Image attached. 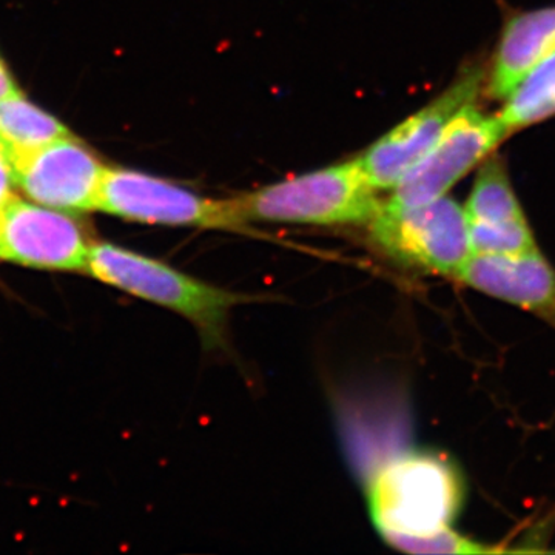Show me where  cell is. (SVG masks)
<instances>
[{
	"mask_svg": "<svg viewBox=\"0 0 555 555\" xmlns=\"http://www.w3.org/2000/svg\"><path fill=\"white\" fill-rule=\"evenodd\" d=\"M367 499L382 537H426L451 528L462 507L463 483L443 456L408 452L372 474Z\"/></svg>",
	"mask_w": 555,
	"mask_h": 555,
	"instance_id": "1",
	"label": "cell"
},
{
	"mask_svg": "<svg viewBox=\"0 0 555 555\" xmlns=\"http://www.w3.org/2000/svg\"><path fill=\"white\" fill-rule=\"evenodd\" d=\"M87 272L102 283L188 318L208 347L221 345L230 310L247 301L243 295L115 244H91Z\"/></svg>",
	"mask_w": 555,
	"mask_h": 555,
	"instance_id": "2",
	"label": "cell"
},
{
	"mask_svg": "<svg viewBox=\"0 0 555 555\" xmlns=\"http://www.w3.org/2000/svg\"><path fill=\"white\" fill-rule=\"evenodd\" d=\"M233 203L246 222L312 225L364 224L383 204L358 159L276 182Z\"/></svg>",
	"mask_w": 555,
	"mask_h": 555,
	"instance_id": "3",
	"label": "cell"
},
{
	"mask_svg": "<svg viewBox=\"0 0 555 555\" xmlns=\"http://www.w3.org/2000/svg\"><path fill=\"white\" fill-rule=\"evenodd\" d=\"M369 224L378 247L423 272L456 278L473 255L465 208L449 196L400 211L382 204Z\"/></svg>",
	"mask_w": 555,
	"mask_h": 555,
	"instance_id": "4",
	"label": "cell"
},
{
	"mask_svg": "<svg viewBox=\"0 0 555 555\" xmlns=\"http://www.w3.org/2000/svg\"><path fill=\"white\" fill-rule=\"evenodd\" d=\"M98 210L145 224L233 232L247 225L233 199L206 198L164 179L107 167L102 175Z\"/></svg>",
	"mask_w": 555,
	"mask_h": 555,
	"instance_id": "5",
	"label": "cell"
},
{
	"mask_svg": "<svg viewBox=\"0 0 555 555\" xmlns=\"http://www.w3.org/2000/svg\"><path fill=\"white\" fill-rule=\"evenodd\" d=\"M486 69L467 65L440 96L378 139L358 158L369 184L375 190L396 189L437 144L452 120L477 105L485 91Z\"/></svg>",
	"mask_w": 555,
	"mask_h": 555,
	"instance_id": "6",
	"label": "cell"
},
{
	"mask_svg": "<svg viewBox=\"0 0 555 555\" xmlns=\"http://www.w3.org/2000/svg\"><path fill=\"white\" fill-rule=\"evenodd\" d=\"M507 134L509 130L499 115H486L477 105L466 108L425 158L401 179L383 207L400 211L443 198L456 182L488 159Z\"/></svg>",
	"mask_w": 555,
	"mask_h": 555,
	"instance_id": "7",
	"label": "cell"
},
{
	"mask_svg": "<svg viewBox=\"0 0 555 555\" xmlns=\"http://www.w3.org/2000/svg\"><path fill=\"white\" fill-rule=\"evenodd\" d=\"M91 244L75 219L11 199L0 211V259L46 270L87 272Z\"/></svg>",
	"mask_w": 555,
	"mask_h": 555,
	"instance_id": "8",
	"label": "cell"
},
{
	"mask_svg": "<svg viewBox=\"0 0 555 555\" xmlns=\"http://www.w3.org/2000/svg\"><path fill=\"white\" fill-rule=\"evenodd\" d=\"M14 184L33 201L60 211L98 210L105 167L72 137L11 160Z\"/></svg>",
	"mask_w": 555,
	"mask_h": 555,
	"instance_id": "9",
	"label": "cell"
},
{
	"mask_svg": "<svg viewBox=\"0 0 555 555\" xmlns=\"http://www.w3.org/2000/svg\"><path fill=\"white\" fill-rule=\"evenodd\" d=\"M465 214L473 254H518L537 248L502 159H485Z\"/></svg>",
	"mask_w": 555,
	"mask_h": 555,
	"instance_id": "10",
	"label": "cell"
},
{
	"mask_svg": "<svg viewBox=\"0 0 555 555\" xmlns=\"http://www.w3.org/2000/svg\"><path fill=\"white\" fill-rule=\"evenodd\" d=\"M456 280L489 297L555 318V270L539 248L473 254Z\"/></svg>",
	"mask_w": 555,
	"mask_h": 555,
	"instance_id": "11",
	"label": "cell"
},
{
	"mask_svg": "<svg viewBox=\"0 0 555 555\" xmlns=\"http://www.w3.org/2000/svg\"><path fill=\"white\" fill-rule=\"evenodd\" d=\"M555 51V7L520 11L506 21L486 75L485 91L505 101L535 65Z\"/></svg>",
	"mask_w": 555,
	"mask_h": 555,
	"instance_id": "12",
	"label": "cell"
},
{
	"mask_svg": "<svg viewBox=\"0 0 555 555\" xmlns=\"http://www.w3.org/2000/svg\"><path fill=\"white\" fill-rule=\"evenodd\" d=\"M67 137L72 134L60 120L24 100L21 91L0 100V147L10 163Z\"/></svg>",
	"mask_w": 555,
	"mask_h": 555,
	"instance_id": "13",
	"label": "cell"
},
{
	"mask_svg": "<svg viewBox=\"0 0 555 555\" xmlns=\"http://www.w3.org/2000/svg\"><path fill=\"white\" fill-rule=\"evenodd\" d=\"M499 116L509 133L555 116V51L518 83Z\"/></svg>",
	"mask_w": 555,
	"mask_h": 555,
	"instance_id": "14",
	"label": "cell"
},
{
	"mask_svg": "<svg viewBox=\"0 0 555 555\" xmlns=\"http://www.w3.org/2000/svg\"><path fill=\"white\" fill-rule=\"evenodd\" d=\"M383 539L390 546L409 554H495L503 551L502 547L467 539L451 528L426 537L386 535Z\"/></svg>",
	"mask_w": 555,
	"mask_h": 555,
	"instance_id": "15",
	"label": "cell"
},
{
	"mask_svg": "<svg viewBox=\"0 0 555 555\" xmlns=\"http://www.w3.org/2000/svg\"><path fill=\"white\" fill-rule=\"evenodd\" d=\"M14 185L16 184H14L13 169L5 152L0 147V211L11 199L16 198L13 193Z\"/></svg>",
	"mask_w": 555,
	"mask_h": 555,
	"instance_id": "16",
	"label": "cell"
},
{
	"mask_svg": "<svg viewBox=\"0 0 555 555\" xmlns=\"http://www.w3.org/2000/svg\"><path fill=\"white\" fill-rule=\"evenodd\" d=\"M14 93H20V90H17V87L14 86L10 73L7 72L5 65H3L2 61H0V100Z\"/></svg>",
	"mask_w": 555,
	"mask_h": 555,
	"instance_id": "17",
	"label": "cell"
}]
</instances>
